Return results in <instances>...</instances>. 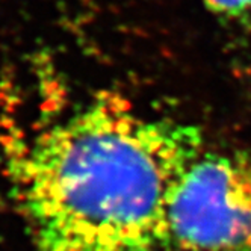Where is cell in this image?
<instances>
[{"label": "cell", "mask_w": 251, "mask_h": 251, "mask_svg": "<svg viewBox=\"0 0 251 251\" xmlns=\"http://www.w3.org/2000/svg\"><path fill=\"white\" fill-rule=\"evenodd\" d=\"M204 8L226 20H247L251 17V0H200Z\"/></svg>", "instance_id": "obj_3"}, {"label": "cell", "mask_w": 251, "mask_h": 251, "mask_svg": "<svg viewBox=\"0 0 251 251\" xmlns=\"http://www.w3.org/2000/svg\"><path fill=\"white\" fill-rule=\"evenodd\" d=\"M176 251H251V154L206 153L170 209Z\"/></svg>", "instance_id": "obj_2"}, {"label": "cell", "mask_w": 251, "mask_h": 251, "mask_svg": "<svg viewBox=\"0 0 251 251\" xmlns=\"http://www.w3.org/2000/svg\"><path fill=\"white\" fill-rule=\"evenodd\" d=\"M201 154L197 127L100 93L22 147L9 178L37 251H176L171 203Z\"/></svg>", "instance_id": "obj_1"}]
</instances>
